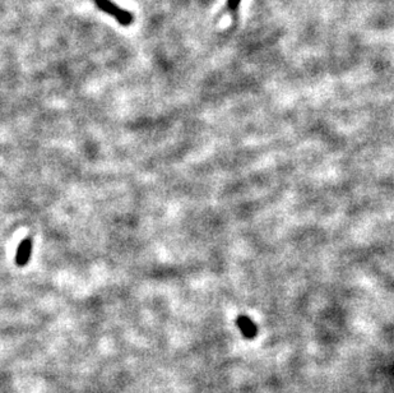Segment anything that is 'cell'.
I'll return each mask as SVG.
<instances>
[{
  "label": "cell",
  "instance_id": "cell-1",
  "mask_svg": "<svg viewBox=\"0 0 394 393\" xmlns=\"http://www.w3.org/2000/svg\"><path fill=\"white\" fill-rule=\"evenodd\" d=\"M95 6L102 11L104 13L111 16L115 21L119 22V24L124 27H129L133 24L134 16L130 12L125 11V9L120 8L112 0H94Z\"/></svg>",
  "mask_w": 394,
  "mask_h": 393
},
{
  "label": "cell",
  "instance_id": "cell-2",
  "mask_svg": "<svg viewBox=\"0 0 394 393\" xmlns=\"http://www.w3.org/2000/svg\"><path fill=\"white\" fill-rule=\"evenodd\" d=\"M240 326H241L242 331L245 332L246 336H253L254 331H251V329H254V327L250 322L246 321V318H242V321H240Z\"/></svg>",
  "mask_w": 394,
  "mask_h": 393
},
{
  "label": "cell",
  "instance_id": "cell-3",
  "mask_svg": "<svg viewBox=\"0 0 394 393\" xmlns=\"http://www.w3.org/2000/svg\"><path fill=\"white\" fill-rule=\"evenodd\" d=\"M239 3H240V0H229V7L230 9H236L237 7H239Z\"/></svg>",
  "mask_w": 394,
  "mask_h": 393
}]
</instances>
